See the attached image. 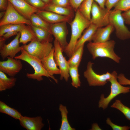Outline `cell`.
I'll list each match as a JSON object with an SVG mask.
<instances>
[{
    "instance_id": "cell-1",
    "label": "cell",
    "mask_w": 130,
    "mask_h": 130,
    "mask_svg": "<svg viewBox=\"0 0 130 130\" xmlns=\"http://www.w3.org/2000/svg\"><path fill=\"white\" fill-rule=\"evenodd\" d=\"M76 12L75 18L70 23L71 29L70 40L64 51L69 58L74 52L76 43L82 32L91 23L90 21L85 18L78 9Z\"/></svg>"
},
{
    "instance_id": "cell-2",
    "label": "cell",
    "mask_w": 130,
    "mask_h": 130,
    "mask_svg": "<svg viewBox=\"0 0 130 130\" xmlns=\"http://www.w3.org/2000/svg\"><path fill=\"white\" fill-rule=\"evenodd\" d=\"M115 44L116 42L113 40L101 43L91 42L87 44V47L93 59L99 57L106 58L119 63L121 58L114 52Z\"/></svg>"
},
{
    "instance_id": "cell-3",
    "label": "cell",
    "mask_w": 130,
    "mask_h": 130,
    "mask_svg": "<svg viewBox=\"0 0 130 130\" xmlns=\"http://www.w3.org/2000/svg\"><path fill=\"white\" fill-rule=\"evenodd\" d=\"M20 52L21 54L16 56L14 58L20 59L27 62L33 68L34 71L33 73H26V76L28 78L36 79L40 81L43 80L42 76H45L48 78H51L56 83H58L57 80L54 76L49 74L44 69L41 59L29 54L22 48Z\"/></svg>"
},
{
    "instance_id": "cell-4",
    "label": "cell",
    "mask_w": 130,
    "mask_h": 130,
    "mask_svg": "<svg viewBox=\"0 0 130 130\" xmlns=\"http://www.w3.org/2000/svg\"><path fill=\"white\" fill-rule=\"evenodd\" d=\"M111 76L109 80L111 84L110 92L108 96L105 98L104 94H102L98 103L99 108L103 110L107 108L110 102L116 97L121 94H125L130 91V86H123L117 81V74L114 71L111 73Z\"/></svg>"
},
{
    "instance_id": "cell-5",
    "label": "cell",
    "mask_w": 130,
    "mask_h": 130,
    "mask_svg": "<svg viewBox=\"0 0 130 130\" xmlns=\"http://www.w3.org/2000/svg\"><path fill=\"white\" fill-rule=\"evenodd\" d=\"M122 12L118 10H111L109 20L110 23L115 29L117 37L121 40H124L130 39V31L124 24Z\"/></svg>"
},
{
    "instance_id": "cell-6",
    "label": "cell",
    "mask_w": 130,
    "mask_h": 130,
    "mask_svg": "<svg viewBox=\"0 0 130 130\" xmlns=\"http://www.w3.org/2000/svg\"><path fill=\"white\" fill-rule=\"evenodd\" d=\"M22 46L29 54L40 59L48 56L53 47L51 43L42 42L37 39L33 40L28 44Z\"/></svg>"
},
{
    "instance_id": "cell-7",
    "label": "cell",
    "mask_w": 130,
    "mask_h": 130,
    "mask_svg": "<svg viewBox=\"0 0 130 130\" xmlns=\"http://www.w3.org/2000/svg\"><path fill=\"white\" fill-rule=\"evenodd\" d=\"M93 63L89 61L87 69L84 72V76L86 79L90 86H102L105 85L110 78L111 74L108 72L102 74L95 72L92 68Z\"/></svg>"
},
{
    "instance_id": "cell-8",
    "label": "cell",
    "mask_w": 130,
    "mask_h": 130,
    "mask_svg": "<svg viewBox=\"0 0 130 130\" xmlns=\"http://www.w3.org/2000/svg\"><path fill=\"white\" fill-rule=\"evenodd\" d=\"M25 24L32 25L30 20L27 19L20 14L12 4L8 1L5 14L0 21V26L9 24Z\"/></svg>"
},
{
    "instance_id": "cell-9",
    "label": "cell",
    "mask_w": 130,
    "mask_h": 130,
    "mask_svg": "<svg viewBox=\"0 0 130 130\" xmlns=\"http://www.w3.org/2000/svg\"><path fill=\"white\" fill-rule=\"evenodd\" d=\"M53 44L54 48V60L60 71V79L61 80L64 79L67 82L70 75L69 74L70 66L68 61L63 56L62 48L56 39L54 41Z\"/></svg>"
},
{
    "instance_id": "cell-10",
    "label": "cell",
    "mask_w": 130,
    "mask_h": 130,
    "mask_svg": "<svg viewBox=\"0 0 130 130\" xmlns=\"http://www.w3.org/2000/svg\"><path fill=\"white\" fill-rule=\"evenodd\" d=\"M111 10L101 7L93 1L91 11V23L98 28L107 26L110 24L109 18Z\"/></svg>"
},
{
    "instance_id": "cell-11",
    "label": "cell",
    "mask_w": 130,
    "mask_h": 130,
    "mask_svg": "<svg viewBox=\"0 0 130 130\" xmlns=\"http://www.w3.org/2000/svg\"><path fill=\"white\" fill-rule=\"evenodd\" d=\"M66 22L52 24L51 32L59 42L63 52L67 46L66 37L68 34Z\"/></svg>"
},
{
    "instance_id": "cell-12",
    "label": "cell",
    "mask_w": 130,
    "mask_h": 130,
    "mask_svg": "<svg viewBox=\"0 0 130 130\" xmlns=\"http://www.w3.org/2000/svg\"><path fill=\"white\" fill-rule=\"evenodd\" d=\"M6 61H0V71L10 77H14L22 70L23 64L20 59L8 57Z\"/></svg>"
},
{
    "instance_id": "cell-13",
    "label": "cell",
    "mask_w": 130,
    "mask_h": 130,
    "mask_svg": "<svg viewBox=\"0 0 130 130\" xmlns=\"http://www.w3.org/2000/svg\"><path fill=\"white\" fill-rule=\"evenodd\" d=\"M20 33L19 32L10 42L7 44L5 43L0 46V55L3 59L4 60L8 57L14 58L16 54L21 51L22 47L20 46Z\"/></svg>"
},
{
    "instance_id": "cell-14",
    "label": "cell",
    "mask_w": 130,
    "mask_h": 130,
    "mask_svg": "<svg viewBox=\"0 0 130 130\" xmlns=\"http://www.w3.org/2000/svg\"><path fill=\"white\" fill-rule=\"evenodd\" d=\"M10 2L16 10L26 19L29 20L31 16L37 13L38 9L32 6L25 0H7Z\"/></svg>"
},
{
    "instance_id": "cell-15",
    "label": "cell",
    "mask_w": 130,
    "mask_h": 130,
    "mask_svg": "<svg viewBox=\"0 0 130 130\" xmlns=\"http://www.w3.org/2000/svg\"><path fill=\"white\" fill-rule=\"evenodd\" d=\"M36 13L46 22L51 24L63 22H69L72 18L68 16L45 10H39Z\"/></svg>"
},
{
    "instance_id": "cell-16",
    "label": "cell",
    "mask_w": 130,
    "mask_h": 130,
    "mask_svg": "<svg viewBox=\"0 0 130 130\" xmlns=\"http://www.w3.org/2000/svg\"><path fill=\"white\" fill-rule=\"evenodd\" d=\"M40 116L29 117L22 116L19 120L21 126L27 130H40L44 124Z\"/></svg>"
},
{
    "instance_id": "cell-17",
    "label": "cell",
    "mask_w": 130,
    "mask_h": 130,
    "mask_svg": "<svg viewBox=\"0 0 130 130\" xmlns=\"http://www.w3.org/2000/svg\"><path fill=\"white\" fill-rule=\"evenodd\" d=\"M54 47L47 56L41 59L43 67L50 75L53 76L54 74H60V71L58 68L54 60Z\"/></svg>"
},
{
    "instance_id": "cell-18",
    "label": "cell",
    "mask_w": 130,
    "mask_h": 130,
    "mask_svg": "<svg viewBox=\"0 0 130 130\" xmlns=\"http://www.w3.org/2000/svg\"><path fill=\"white\" fill-rule=\"evenodd\" d=\"M114 30L113 26L110 23L104 28L99 27L93 35L92 41L94 43L107 41L110 40V35Z\"/></svg>"
},
{
    "instance_id": "cell-19",
    "label": "cell",
    "mask_w": 130,
    "mask_h": 130,
    "mask_svg": "<svg viewBox=\"0 0 130 130\" xmlns=\"http://www.w3.org/2000/svg\"><path fill=\"white\" fill-rule=\"evenodd\" d=\"M98 27L94 24L91 23L84 31L83 35L77 41L76 45L74 51L79 47L84 45L86 42L92 41V37Z\"/></svg>"
},
{
    "instance_id": "cell-20",
    "label": "cell",
    "mask_w": 130,
    "mask_h": 130,
    "mask_svg": "<svg viewBox=\"0 0 130 130\" xmlns=\"http://www.w3.org/2000/svg\"><path fill=\"white\" fill-rule=\"evenodd\" d=\"M34 32L37 39L42 42L51 43L52 40V34L47 30L32 25L30 26Z\"/></svg>"
},
{
    "instance_id": "cell-21",
    "label": "cell",
    "mask_w": 130,
    "mask_h": 130,
    "mask_svg": "<svg viewBox=\"0 0 130 130\" xmlns=\"http://www.w3.org/2000/svg\"><path fill=\"white\" fill-rule=\"evenodd\" d=\"M72 9L73 10L72 8L62 7L49 3L46 5L44 10L52 12L72 18L73 15Z\"/></svg>"
},
{
    "instance_id": "cell-22",
    "label": "cell",
    "mask_w": 130,
    "mask_h": 130,
    "mask_svg": "<svg viewBox=\"0 0 130 130\" xmlns=\"http://www.w3.org/2000/svg\"><path fill=\"white\" fill-rule=\"evenodd\" d=\"M16 81V78H8L6 74L0 71V91L11 89L15 85Z\"/></svg>"
},
{
    "instance_id": "cell-23",
    "label": "cell",
    "mask_w": 130,
    "mask_h": 130,
    "mask_svg": "<svg viewBox=\"0 0 130 130\" xmlns=\"http://www.w3.org/2000/svg\"><path fill=\"white\" fill-rule=\"evenodd\" d=\"M30 26L26 25L20 32V33L19 39L20 43L26 44L28 42L37 39L34 32Z\"/></svg>"
},
{
    "instance_id": "cell-24",
    "label": "cell",
    "mask_w": 130,
    "mask_h": 130,
    "mask_svg": "<svg viewBox=\"0 0 130 130\" xmlns=\"http://www.w3.org/2000/svg\"><path fill=\"white\" fill-rule=\"evenodd\" d=\"M30 20L32 25L44 29L51 32V27L52 24L46 22L36 13L32 14Z\"/></svg>"
},
{
    "instance_id": "cell-25",
    "label": "cell",
    "mask_w": 130,
    "mask_h": 130,
    "mask_svg": "<svg viewBox=\"0 0 130 130\" xmlns=\"http://www.w3.org/2000/svg\"><path fill=\"white\" fill-rule=\"evenodd\" d=\"M84 44L81 46L75 51L68 62L69 66H79L81 61L84 51Z\"/></svg>"
},
{
    "instance_id": "cell-26",
    "label": "cell",
    "mask_w": 130,
    "mask_h": 130,
    "mask_svg": "<svg viewBox=\"0 0 130 130\" xmlns=\"http://www.w3.org/2000/svg\"><path fill=\"white\" fill-rule=\"evenodd\" d=\"M0 112L7 114L16 120H19L22 116L17 110L11 108L3 102L0 101Z\"/></svg>"
},
{
    "instance_id": "cell-27",
    "label": "cell",
    "mask_w": 130,
    "mask_h": 130,
    "mask_svg": "<svg viewBox=\"0 0 130 130\" xmlns=\"http://www.w3.org/2000/svg\"><path fill=\"white\" fill-rule=\"evenodd\" d=\"M59 110L61 116V123L59 130H75L70 124L67 119L68 111L66 107L61 104L59 105Z\"/></svg>"
},
{
    "instance_id": "cell-28",
    "label": "cell",
    "mask_w": 130,
    "mask_h": 130,
    "mask_svg": "<svg viewBox=\"0 0 130 130\" xmlns=\"http://www.w3.org/2000/svg\"><path fill=\"white\" fill-rule=\"evenodd\" d=\"M94 0H84L78 9L81 14L87 19L90 21L91 13Z\"/></svg>"
},
{
    "instance_id": "cell-29",
    "label": "cell",
    "mask_w": 130,
    "mask_h": 130,
    "mask_svg": "<svg viewBox=\"0 0 130 130\" xmlns=\"http://www.w3.org/2000/svg\"><path fill=\"white\" fill-rule=\"evenodd\" d=\"M25 24H7L0 26V36L1 37L6 32L12 31L20 32L25 26Z\"/></svg>"
},
{
    "instance_id": "cell-30",
    "label": "cell",
    "mask_w": 130,
    "mask_h": 130,
    "mask_svg": "<svg viewBox=\"0 0 130 130\" xmlns=\"http://www.w3.org/2000/svg\"><path fill=\"white\" fill-rule=\"evenodd\" d=\"M78 66H70L69 74L72 80V84L73 86L78 88L81 85Z\"/></svg>"
},
{
    "instance_id": "cell-31",
    "label": "cell",
    "mask_w": 130,
    "mask_h": 130,
    "mask_svg": "<svg viewBox=\"0 0 130 130\" xmlns=\"http://www.w3.org/2000/svg\"><path fill=\"white\" fill-rule=\"evenodd\" d=\"M110 106L119 110L130 121V108L123 104L120 100H116Z\"/></svg>"
},
{
    "instance_id": "cell-32",
    "label": "cell",
    "mask_w": 130,
    "mask_h": 130,
    "mask_svg": "<svg viewBox=\"0 0 130 130\" xmlns=\"http://www.w3.org/2000/svg\"><path fill=\"white\" fill-rule=\"evenodd\" d=\"M114 7V10L126 11L130 9V0H120Z\"/></svg>"
},
{
    "instance_id": "cell-33",
    "label": "cell",
    "mask_w": 130,
    "mask_h": 130,
    "mask_svg": "<svg viewBox=\"0 0 130 130\" xmlns=\"http://www.w3.org/2000/svg\"><path fill=\"white\" fill-rule=\"evenodd\" d=\"M25 0L30 5L39 10H44L47 5L42 0Z\"/></svg>"
},
{
    "instance_id": "cell-34",
    "label": "cell",
    "mask_w": 130,
    "mask_h": 130,
    "mask_svg": "<svg viewBox=\"0 0 130 130\" xmlns=\"http://www.w3.org/2000/svg\"><path fill=\"white\" fill-rule=\"evenodd\" d=\"M51 2L50 4L54 5L72 8L69 0H51Z\"/></svg>"
},
{
    "instance_id": "cell-35",
    "label": "cell",
    "mask_w": 130,
    "mask_h": 130,
    "mask_svg": "<svg viewBox=\"0 0 130 130\" xmlns=\"http://www.w3.org/2000/svg\"><path fill=\"white\" fill-rule=\"evenodd\" d=\"M106 122L111 127L113 130H128L130 129L129 126H121L115 124L111 121L109 117L107 118Z\"/></svg>"
},
{
    "instance_id": "cell-36",
    "label": "cell",
    "mask_w": 130,
    "mask_h": 130,
    "mask_svg": "<svg viewBox=\"0 0 130 130\" xmlns=\"http://www.w3.org/2000/svg\"><path fill=\"white\" fill-rule=\"evenodd\" d=\"M117 78L118 82L121 84L130 85V80L126 78L123 74L121 73L118 75Z\"/></svg>"
},
{
    "instance_id": "cell-37",
    "label": "cell",
    "mask_w": 130,
    "mask_h": 130,
    "mask_svg": "<svg viewBox=\"0 0 130 130\" xmlns=\"http://www.w3.org/2000/svg\"><path fill=\"white\" fill-rule=\"evenodd\" d=\"M73 11L76 12L84 0H69Z\"/></svg>"
},
{
    "instance_id": "cell-38",
    "label": "cell",
    "mask_w": 130,
    "mask_h": 130,
    "mask_svg": "<svg viewBox=\"0 0 130 130\" xmlns=\"http://www.w3.org/2000/svg\"><path fill=\"white\" fill-rule=\"evenodd\" d=\"M122 16L124 22L128 25H130V9L122 13Z\"/></svg>"
},
{
    "instance_id": "cell-39",
    "label": "cell",
    "mask_w": 130,
    "mask_h": 130,
    "mask_svg": "<svg viewBox=\"0 0 130 130\" xmlns=\"http://www.w3.org/2000/svg\"><path fill=\"white\" fill-rule=\"evenodd\" d=\"M120 0H107L105 6L106 8L109 10H110Z\"/></svg>"
},
{
    "instance_id": "cell-40",
    "label": "cell",
    "mask_w": 130,
    "mask_h": 130,
    "mask_svg": "<svg viewBox=\"0 0 130 130\" xmlns=\"http://www.w3.org/2000/svg\"><path fill=\"white\" fill-rule=\"evenodd\" d=\"M19 32L17 31H12L8 32L0 37H1L3 39L6 41V39L11 37L15 35H16Z\"/></svg>"
},
{
    "instance_id": "cell-41",
    "label": "cell",
    "mask_w": 130,
    "mask_h": 130,
    "mask_svg": "<svg viewBox=\"0 0 130 130\" xmlns=\"http://www.w3.org/2000/svg\"><path fill=\"white\" fill-rule=\"evenodd\" d=\"M6 0H0V9L2 11H6L7 4H6Z\"/></svg>"
},
{
    "instance_id": "cell-42",
    "label": "cell",
    "mask_w": 130,
    "mask_h": 130,
    "mask_svg": "<svg viewBox=\"0 0 130 130\" xmlns=\"http://www.w3.org/2000/svg\"><path fill=\"white\" fill-rule=\"evenodd\" d=\"M101 7L105 8V6L107 0H94Z\"/></svg>"
},
{
    "instance_id": "cell-43",
    "label": "cell",
    "mask_w": 130,
    "mask_h": 130,
    "mask_svg": "<svg viewBox=\"0 0 130 130\" xmlns=\"http://www.w3.org/2000/svg\"><path fill=\"white\" fill-rule=\"evenodd\" d=\"M92 130H101L102 129L99 127L98 124L96 123H93L92 125Z\"/></svg>"
},
{
    "instance_id": "cell-44",
    "label": "cell",
    "mask_w": 130,
    "mask_h": 130,
    "mask_svg": "<svg viewBox=\"0 0 130 130\" xmlns=\"http://www.w3.org/2000/svg\"><path fill=\"white\" fill-rule=\"evenodd\" d=\"M5 12H3L2 11L1 12H0V18L1 19V18H2V17H3L4 16L5 13Z\"/></svg>"
},
{
    "instance_id": "cell-45",
    "label": "cell",
    "mask_w": 130,
    "mask_h": 130,
    "mask_svg": "<svg viewBox=\"0 0 130 130\" xmlns=\"http://www.w3.org/2000/svg\"><path fill=\"white\" fill-rule=\"evenodd\" d=\"M42 0L46 4H47L49 3L50 2L51 0Z\"/></svg>"
},
{
    "instance_id": "cell-46",
    "label": "cell",
    "mask_w": 130,
    "mask_h": 130,
    "mask_svg": "<svg viewBox=\"0 0 130 130\" xmlns=\"http://www.w3.org/2000/svg\"><path fill=\"white\" fill-rule=\"evenodd\" d=\"M129 127H130V126H129Z\"/></svg>"
}]
</instances>
